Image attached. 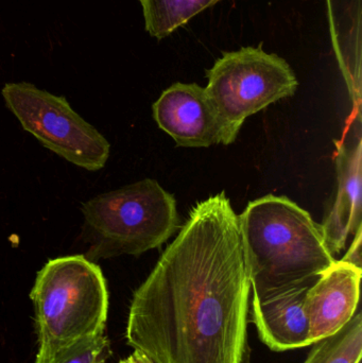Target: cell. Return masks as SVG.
<instances>
[{"label": "cell", "mask_w": 362, "mask_h": 363, "mask_svg": "<svg viewBox=\"0 0 362 363\" xmlns=\"http://www.w3.org/2000/svg\"><path fill=\"white\" fill-rule=\"evenodd\" d=\"M110 347L104 333L77 341L48 356H36L34 363H96L106 359Z\"/></svg>", "instance_id": "14"}, {"label": "cell", "mask_w": 362, "mask_h": 363, "mask_svg": "<svg viewBox=\"0 0 362 363\" xmlns=\"http://www.w3.org/2000/svg\"><path fill=\"white\" fill-rule=\"evenodd\" d=\"M337 192L321 228L332 254L344 249L350 236L361 228V118L349 119L341 140L335 142Z\"/></svg>", "instance_id": "7"}, {"label": "cell", "mask_w": 362, "mask_h": 363, "mask_svg": "<svg viewBox=\"0 0 362 363\" xmlns=\"http://www.w3.org/2000/svg\"><path fill=\"white\" fill-rule=\"evenodd\" d=\"M1 94L23 129L47 149L89 172L104 167L110 144L65 98L23 82L4 85Z\"/></svg>", "instance_id": "6"}, {"label": "cell", "mask_w": 362, "mask_h": 363, "mask_svg": "<svg viewBox=\"0 0 362 363\" xmlns=\"http://www.w3.org/2000/svg\"><path fill=\"white\" fill-rule=\"evenodd\" d=\"M153 118L176 146L208 148L222 144L223 132L204 87L174 83L153 104Z\"/></svg>", "instance_id": "8"}, {"label": "cell", "mask_w": 362, "mask_h": 363, "mask_svg": "<svg viewBox=\"0 0 362 363\" xmlns=\"http://www.w3.org/2000/svg\"><path fill=\"white\" fill-rule=\"evenodd\" d=\"M38 351L48 356L106 330L108 292L101 269L84 255L48 260L30 292Z\"/></svg>", "instance_id": "3"}, {"label": "cell", "mask_w": 362, "mask_h": 363, "mask_svg": "<svg viewBox=\"0 0 362 363\" xmlns=\"http://www.w3.org/2000/svg\"><path fill=\"white\" fill-rule=\"evenodd\" d=\"M312 351L303 363H359L362 354V315L361 311L336 334L312 345Z\"/></svg>", "instance_id": "13"}, {"label": "cell", "mask_w": 362, "mask_h": 363, "mask_svg": "<svg viewBox=\"0 0 362 363\" xmlns=\"http://www.w3.org/2000/svg\"><path fill=\"white\" fill-rule=\"evenodd\" d=\"M238 223L253 300L312 287L337 260L321 224L286 196L269 194L252 201Z\"/></svg>", "instance_id": "2"}, {"label": "cell", "mask_w": 362, "mask_h": 363, "mask_svg": "<svg viewBox=\"0 0 362 363\" xmlns=\"http://www.w3.org/2000/svg\"><path fill=\"white\" fill-rule=\"evenodd\" d=\"M362 228L357 230L354 235V240L351 245L350 249L346 252L344 257L341 260L349 262V264H354V266L361 268V241H362Z\"/></svg>", "instance_id": "15"}, {"label": "cell", "mask_w": 362, "mask_h": 363, "mask_svg": "<svg viewBox=\"0 0 362 363\" xmlns=\"http://www.w3.org/2000/svg\"><path fill=\"white\" fill-rule=\"evenodd\" d=\"M82 211V237L89 245L84 256L94 262L157 249L180 224L176 199L150 179L95 196Z\"/></svg>", "instance_id": "4"}, {"label": "cell", "mask_w": 362, "mask_h": 363, "mask_svg": "<svg viewBox=\"0 0 362 363\" xmlns=\"http://www.w3.org/2000/svg\"><path fill=\"white\" fill-rule=\"evenodd\" d=\"M206 77L205 91L218 115L222 144L227 146L235 142L249 116L291 97L299 86L284 59L253 47L225 53Z\"/></svg>", "instance_id": "5"}, {"label": "cell", "mask_w": 362, "mask_h": 363, "mask_svg": "<svg viewBox=\"0 0 362 363\" xmlns=\"http://www.w3.org/2000/svg\"><path fill=\"white\" fill-rule=\"evenodd\" d=\"M332 43L352 100L350 118H361V0H327Z\"/></svg>", "instance_id": "11"}, {"label": "cell", "mask_w": 362, "mask_h": 363, "mask_svg": "<svg viewBox=\"0 0 362 363\" xmlns=\"http://www.w3.org/2000/svg\"><path fill=\"white\" fill-rule=\"evenodd\" d=\"M310 288H295L265 301L252 300L253 323L259 340L271 351H291L312 345L304 309Z\"/></svg>", "instance_id": "10"}, {"label": "cell", "mask_w": 362, "mask_h": 363, "mask_svg": "<svg viewBox=\"0 0 362 363\" xmlns=\"http://www.w3.org/2000/svg\"><path fill=\"white\" fill-rule=\"evenodd\" d=\"M119 363H154L151 362L146 355L138 351H134L131 355L128 356L125 359L120 360Z\"/></svg>", "instance_id": "16"}, {"label": "cell", "mask_w": 362, "mask_h": 363, "mask_svg": "<svg viewBox=\"0 0 362 363\" xmlns=\"http://www.w3.org/2000/svg\"><path fill=\"white\" fill-rule=\"evenodd\" d=\"M145 27L157 40L169 36L191 18L221 0H140Z\"/></svg>", "instance_id": "12"}, {"label": "cell", "mask_w": 362, "mask_h": 363, "mask_svg": "<svg viewBox=\"0 0 362 363\" xmlns=\"http://www.w3.org/2000/svg\"><path fill=\"white\" fill-rule=\"evenodd\" d=\"M362 268L336 260L307 290L304 309L312 343L341 330L356 313Z\"/></svg>", "instance_id": "9"}, {"label": "cell", "mask_w": 362, "mask_h": 363, "mask_svg": "<svg viewBox=\"0 0 362 363\" xmlns=\"http://www.w3.org/2000/svg\"><path fill=\"white\" fill-rule=\"evenodd\" d=\"M251 281L225 192L197 203L133 294L125 339L154 363H251Z\"/></svg>", "instance_id": "1"}, {"label": "cell", "mask_w": 362, "mask_h": 363, "mask_svg": "<svg viewBox=\"0 0 362 363\" xmlns=\"http://www.w3.org/2000/svg\"><path fill=\"white\" fill-rule=\"evenodd\" d=\"M96 363H106V359L99 360V362H97Z\"/></svg>", "instance_id": "17"}]
</instances>
